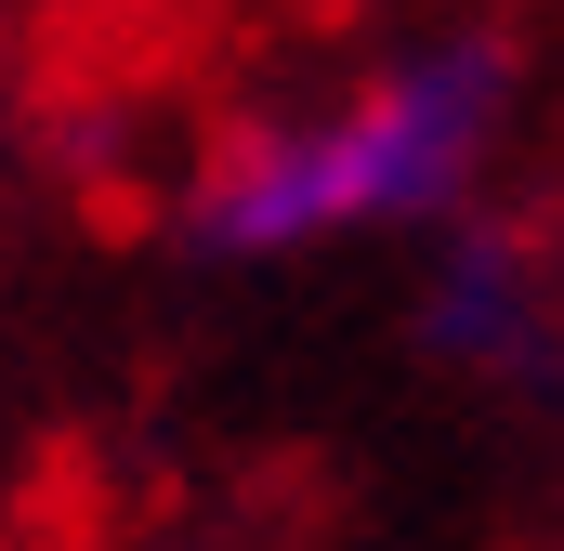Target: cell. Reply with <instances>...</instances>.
Wrapping results in <instances>:
<instances>
[{"instance_id": "obj_1", "label": "cell", "mask_w": 564, "mask_h": 551, "mask_svg": "<svg viewBox=\"0 0 564 551\" xmlns=\"http://www.w3.org/2000/svg\"><path fill=\"white\" fill-rule=\"evenodd\" d=\"M499 132H512V53L499 40H421V53H381L368 79L315 93V106H276V119L224 132L197 197H184V224L224 263L421 237V224L473 210Z\"/></svg>"}, {"instance_id": "obj_2", "label": "cell", "mask_w": 564, "mask_h": 551, "mask_svg": "<svg viewBox=\"0 0 564 551\" xmlns=\"http://www.w3.org/2000/svg\"><path fill=\"white\" fill-rule=\"evenodd\" d=\"M408 328H421V355L446 381H499V395H525L539 368L564 355V302H552V263L512 237V224H446L421 263V302H408Z\"/></svg>"}, {"instance_id": "obj_3", "label": "cell", "mask_w": 564, "mask_h": 551, "mask_svg": "<svg viewBox=\"0 0 564 551\" xmlns=\"http://www.w3.org/2000/svg\"><path fill=\"white\" fill-rule=\"evenodd\" d=\"M132 551H263L250 526H158V539H132Z\"/></svg>"}]
</instances>
